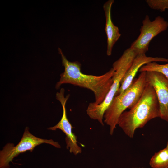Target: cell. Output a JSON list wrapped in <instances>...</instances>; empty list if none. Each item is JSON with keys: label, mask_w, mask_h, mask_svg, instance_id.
Listing matches in <instances>:
<instances>
[{"label": "cell", "mask_w": 168, "mask_h": 168, "mask_svg": "<svg viewBox=\"0 0 168 168\" xmlns=\"http://www.w3.org/2000/svg\"><path fill=\"white\" fill-rule=\"evenodd\" d=\"M61 57L64 72L60 75L59 81L56 88H59L64 84H70L89 89L94 95L95 103L99 104L104 100L112 84V77L115 72L113 68L100 76L87 75L81 71V64L78 61L71 62L67 59L62 50L58 48Z\"/></svg>", "instance_id": "obj_1"}, {"label": "cell", "mask_w": 168, "mask_h": 168, "mask_svg": "<svg viewBox=\"0 0 168 168\" xmlns=\"http://www.w3.org/2000/svg\"><path fill=\"white\" fill-rule=\"evenodd\" d=\"M160 117L156 93L153 87L147 82L138 101L129 110L121 114L118 125L126 135L133 138L136 129L143 128L151 120Z\"/></svg>", "instance_id": "obj_2"}, {"label": "cell", "mask_w": 168, "mask_h": 168, "mask_svg": "<svg viewBox=\"0 0 168 168\" xmlns=\"http://www.w3.org/2000/svg\"><path fill=\"white\" fill-rule=\"evenodd\" d=\"M146 75V72H141L128 88L115 96L105 111L104 122L110 127V135H113L121 114L126 109L132 108L140 99L147 84Z\"/></svg>", "instance_id": "obj_3"}, {"label": "cell", "mask_w": 168, "mask_h": 168, "mask_svg": "<svg viewBox=\"0 0 168 168\" xmlns=\"http://www.w3.org/2000/svg\"><path fill=\"white\" fill-rule=\"evenodd\" d=\"M137 55L130 48L124 52L113 64L112 68L115 70L112 77L113 82L103 101L99 104L93 102L88 105L86 110L87 114L91 119L97 120L102 126L104 125L103 119L105 113L116 96L123 77Z\"/></svg>", "instance_id": "obj_4"}, {"label": "cell", "mask_w": 168, "mask_h": 168, "mask_svg": "<svg viewBox=\"0 0 168 168\" xmlns=\"http://www.w3.org/2000/svg\"><path fill=\"white\" fill-rule=\"evenodd\" d=\"M44 143L61 148L58 142L52 139H43L34 136L30 132L29 128L26 127L21 140L16 146L13 143H8L0 151V168H9V163L15 157L28 151L32 152L36 146Z\"/></svg>", "instance_id": "obj_5"}, {"label": "cell", "mask_w": 168, "mask_h": 168, "mask_svg": "<svg viewBox=\"0 0 168 168\" xmlns=\"http://www.w3.org/2000/svg\"><path fill=\"white\" fill-rule=\"evenodd\" d=\"M168 27V22L162 17L158 16L151 21L147 15L142 21V25L140 29V34L131 44L130 48L137 54H145L148 49L152 40Z\"/></svg>", "instance_id": "obj_6"}, {"label": "cell", "mask_w": 168, "mask_h": 168, "mask_svg": "<svg viewBox=\"0 0 168 168\" xmlns=\"http://www.w3.org/2000/svg\"><path fill=\"white\" fill-rule=\"evenodd\" d=\"M64 89L62 88L59 92H57L56 94V99L60 102L63 108L62 117L57 124L48 128V129L54 131L59 129L62 130L66 136L65 142L67 149L69 150L71 153L76 155L81 152L82 149L77 144V137L72 132L73 127L67 117L65 105L70 95L68 94L64 97Z\"/></svg>", "instance_id": "obj_7"}, {"label": "cell", "mask_w": 168, "mask_h": 168, "mask_svg": "<svg viewBox=\"0 0 168 168\" xmlns=\"http://www.w3.org/2000/svg\"><path fill=\"white\" fill-rule=\"evenodd\" d=\"M146 81L154 88L157 97L160 117L168 122V80L162 74L155 72H146Z\"/></svg>", "instance_id": "obj_8"}, {"label": "cell", "mask_w": 168, "mask_h": 168, "mask_svg": "<svg viewBox=\"0 0 168 168\" xmlns=\"http://www.w3.org/2000/svg\"><path fill=\"white\" fill-rule=\"evenodd\" d=\"M153 62H167L168 59L158 57H148L145 54H137L123 77L120 86L116 96L122 93L130 86L136 74L142 66Z\"/></svg>", "instance_id": "obj_9"}, {"label": "cell", "mask_w": 168, "mask_h": 168, "mask_svg": "<svg viewBox=\"0 0 168 168\" xmlns=\"http://www.w3.org/2000/svg\"><path fill=\"white\" fill-rule=\"evenodd\" d=\"M114 2V0H109L103 6L105 17V31L107 37L106 54L108 56L111 55L113 48L121 35L118 27L114 25L112 20L111 10Z\"/></svg>", "instance_id": "obj_10"}, {"label": "cell", "mask_w": 168, "mask_h": 168, "mask_svg": "<svg viewBox=\"0 0 168 168\" xmlns=\"http://www.w3.org/2000/svg\"><path fill=\"white\" fill-rule=\"evenodd\" d=\"M149 165L152 168H168V150L166 148L155 153L151 158Z\"/></svg>", "instance_id": "obj_11"}, {"label": "cell", "mask_w": 168, "mask_h": 168, "mask_svg": "<svg viewBox=\"0 0 168 168\" xmlns=\"http://www.w3.org/2000/svg\"><path fill=\"white\" fill-rule=\"evenodd\" d=\"M139 71L155 72L162 74L168 80V63L160 64L156 62L149 63L142 66Z\"/></svg>", "instance_id": "obj_12"}, {"label": "cell", "mask_w": 168, "mask_h": 168, "mask_svg": "<svg viewBox=\"0 0 168 168\" xmlns=\"http://www.w3.org/2000/svg\"><path fill=\"white\" fill-rule=\"evenodd\" d=\"M146 2L152 9L164 12L168 9V0H147Z\"/></svg>", "instance_id": "obj_13"}, {"label": "cell", "mask_w": 168, "mask_h": 168, "mask_svg": "<svg viewBox=\"0 0 168 168\" xmlns=\"http://www.w3.org/2000/svg\"><path fill=\"white\" fill-rule=\"evenodd\" d=\"M168 150V141L167 142V145L166 147Z\"/></svg>", "instance_id": "obj_14"}, {"label": "cell", "mask_w": 168, "mask_h": 168, "mask_svg": "<svg viewBox=\"0 0 168 168\" xmlns=\"http://www.w3.org/2000/svg\"><path fill=\"white\" fill-rule=\"evenodd\" d=\"M131 168H140V167H132Z\"/></svg>", "instance_id": "obj_15"}]
</instances>
